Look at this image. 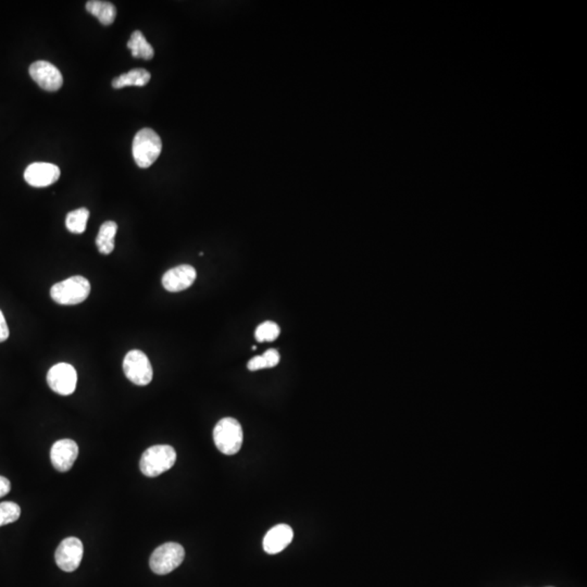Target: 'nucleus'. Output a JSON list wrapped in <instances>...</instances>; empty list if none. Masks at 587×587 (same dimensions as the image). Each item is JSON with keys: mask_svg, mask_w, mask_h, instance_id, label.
I'll list each match as a JSON object with an SVG mask.
<instances>
[{"mask_svg": "<svg viewBox=\"0 0 587 587\" xmlns=\"http://www.w3.org/2000/svg\"><path fill=\"white\" fill-rule=\"evenodd\" d=\"M78 456V444L72 440H60L52 445L50 459L55 469L66 472L73 467Z\"/></svg>", "mask_w": 587, "mask_h": 587, "instance_id": "12", "label": "nucleus"}, {"mask_svg": "<svg viewBox=\"0 0 587 587\" xmlns=\"http://www.w3.org/2000/svg\"><path fill=\"white\" fill-rule=\"evenodd\" d=\"M21 516V508L15 502H5L0 504V526L13 523Z\"/></svg>", "mask_w": 587, "mask_h": 587, "instance_id": "21", "label": "nucleus"}, {"mask_svg": "<svg viewBox=\"0 0 587 587\" xmlns=\"http://www.w3.org/2000/svg\"><path fill=\"white\" fill-rule=\"evenodd\" d=\"M84 547L81 539L68 537L60 543L55 553L57 565L64 572H73L81 565Z\"/></svg>", "mask_w": 587, "mask_h": 587, "instance_id": "8", "label": "nucleus"}, {"mask_svg": "<svg viewBox=\"0 0 587 587\" xmlns=\"http://www.w3.org/2000/svg\"><path fill=\"white\" fill-rule=\"evenodd\" d=\"M91 293V283L81 275L68 277L55 284L50 289V296L55 303L72 306L83 303Z\"/></svg>", "mask_w": 587, "mask_h": 587, "instance_id": "2", "label": "nucleus"}, {"mask_svg": "<svg viewBox=\"0 0 587 587\" xmlns=\"http://www.w3.org/2000/svg\"><path fill=\"white\" fill-rule=\"evenodd\" d=\"M184 558L185 551L183 546L177 543H166L156 548V551L152 553L150 569L156 574H168L181 565Z\"/></svg>", "mask_w": 587, "mask_h": 587, "instance_id": "5", "label": "nucleus"}, {"mask_svg": "<svg viewBox=\"0 0 587 587\" xmlns=\"http://www.w3.org/2000/svg\"><path fill=\"white\" fill-rule=\"evenodd\" d=\"M117 224L113 221H107L101 225L96 238L98 250L103 254H110L115 249V238Z\"/></svg>", "mask_w": 587, "mask_h": 587, "instance_id": "15", "label": "nucleus"}, {"mask_svg": "<svg viewBox=\"0 0 587 587\" xmlns=\"http://www.w3.org/2000/svg\"><path fill=\"white\" fill-rule=\"evenodd\" d=\"M60 177V169L56 164L35 162L29 164L24 172V180L33 187H47L56 183Z\"/></svg>", "mask_w": 587, "mask_h": 587, "instance_id": "11", "label": "nucleus"}, {"mask_svg": "<svg viewBox=\"0 0 587 587\" xmlns=\"http://www.w3.org/2000/svg\"><path fill=\"white\" fill-rule=\"evenodd\" d=\"M86 10L94 17L99 20V22L103 25H111L115 22L117 17V9L115 5L108 1L101 0H91L86 3Z\"/></svg>", "mask_w": 587, "mask_h": 587, "instance_id": "14", "label": "nucleus"}, {"mask_svg": "<svg viewBox=\"0 0 587 587\" xmlns=\"http://www.w3.org/2000/svg\"><path fill=\"white\" fill-rule=\"evenodd\" d=\"M123 371L125 377L138 386L150 384L154 377L152 363L146 354L140 350H131L123 360Z\"/></svg>", "mask_w": 587, "mask_h": 587, "instance_id": "6", "label": "nucleus"}, {"mask_svg": "<svg viewBox=\"0 0 587 587\" xmlns=\"http://www.w3.org/2000/svg\"><path fill=\"white\" fill-rule=\"evenodd\" d=\"M10 489H11V483L9 479L0 475V498L6 496L10 492Z\"/></svg>", "mask_w": 587, "mask_h": 587, "instance_id": "23", "label": "nucleus"}, {"mask_svg": "<svg viewBox=\"0 0 587 587\" xmlns=\"http://www.w3.org/2000/svg\"><path fill=\"white\" fill-rule=\"evenodd\" d=\"M162 150V142L159 135L152 129L145 127L138 131L133 140V158L137 166L147 169L154 164Z\"/></svg>", "mask_w": 587, "mask_h": 587, "instance_id": "1", "label": "nucleus"}, {"mask_svg": "<svg viewBox=\"0 0 587 587\" xmlns=\"http://www.w3.org/2000/svg\"><path fill=\"white\" fill-rule=\"evenodd\" d=\"M213 440L217 448L224 455L238 454L244 440L242 426L236 419L223 418L215 426Z\"/></svg>", "mask_w": 587, "mask_h": 587, "instance_id": "4", "label": "nucleus"}, {"mask_svg": "<svg viewBox=\"0 0 587 587\" xmlns=\"http://www.w3.org/2000/svg\"><path fill=\"white\" fill-rule=\"evenodd\" d=\"M280 362V354L277 349H268L263 355L256 356L248 361L247 368L250 371L269 369L277 367Z\"/></svg>", "mask_w": 587, "mask_h": 587, "instance_id": "19", "label": "nucleus"}, {"mask_svg": "<svg viewBox=\"0 0 587 587\" xmlns=\"http://www.w3.org/2000/svg\"><path fill=\"white\" fill-rule=\"evenodd\" d=\"M280 333H281V330H280V326H277V323L273 322V321H266L256 328L254 338L259 342H273L279 338Z\"/></svg>", "mask_w": 587, "mask_h": 587, "instance_id": "20", "label": "nucleus"}, {"mask_svg": "<svg viewBox=\"0 0 587 587\" xmlns=\"http://www.w3.org/2000/svg\"><path fill=\"white\" fill-rule=\"evenodd\" d=\"M150 72L145 70V68H134L131 70L127 73L121 74L117 76L113 81V86L115 88L129 87V86H142L147 85L150 81Z\"/></svg>", "mask_w": 587, "mask_h": 587, "instance_id": "16", "label": "nucleus"}, {"mask_svg": "<svg viewBox=\"0 0 587 587\" xmlns=\"http://www.w3.org/2000/svg\"><path fill=\"white\" fill-rule=\"evenodd\" d=\"M197 277L195 268L189 264H182L172 268L164 273L162 285L170 293H179L189 289Z\"/></svg>", "mask_w": 587, "mask_h": 587, "instance_id": "10", "label": "nucleus"}, {"mask_svg": "<svg viewBox=\"0 0 587 587\" xmlns=\"http://www.w3.org/2000/svg\"><path fill=\"white\" fill-rule=\"evenodd\" d=\"M29 75L39 87L47 92H57L64 84L61 72L54 64L47 61H36L29 66Z\"/></svg>", "mask_w": 587, "mask_h": 587, "instance_id": "9", "label": "nucleus"}, {"mask_svg": "<svg viewBox=\"0 0 587 587\" xmlns=\"http://www.w3.org/2000/svg\"><path fill=\"white\" fill-rule=\"evenodd\" d=\"M175 461L176 451L172 446H152L140 458V471L146 477H156L171 469Z\"/></svg>", "mask_w": 587, "mask_h": 587, "instance_id": "3", "label": "nucleus"}, {"mask_svg": "<svg viewBox=\"0 0 587 587\" xmlns=\"http://www.w3.org/2000/svg\"><path fill=\"white\" fill-rule=\"evenodd\" d=\"M293 538L294 532L291 526L287 524H277L264 536V551L269 555H277L291 543Z\"/></svg>", "mask_w": 587, "mask_h": 587, "instance_id": "13", "label": "nucleus"}, {"mask_svg": "<svg viewBox=\"0 0 587 587\" xmlns=\"http://www.w3.org/2000/svg\"><path fill=\"white\" fill-rule=\"evenodd\" d=\"M127 47L130 49L134 58H142L145 60H150V59L154 58V48L150 43L147 42L140 31H134L132 33L130 41L127 43Z\"/></svg>", "mask_w": 587, "mask_h": 587, "instance_id": "17", "label": "nucleus"}, {"mask_svg": "<svg viewBox=\"0 0 587 587\" xmlns=\"http://www.w3.org/2000/svg\"><path fill=\"white\" fill-rule=\"evenodd\" d=\"M78 375L73 365L66 362L57 363L47 373V383L49 387L62 396L73 394L76 389Z\"/></svg>", "mask_w": 587, "mask_h": 587, "instance_id": "7", "label": "nucleus"}, {"mask_svg": "<svg viewBox=\"0 0 587 587\" xmlns=\"http://www.w3.org/2000/svg\"><path fill=\"white\" fill-rule=\"evenodd\" d=\"M88 218H89L88 209L80 208L71 211L66 215V229L74 234H82V233L85 232Z\"/></svg>", "mask_w": 587, "mask_h": 587, "instance_id": "18", "label": "nucleus"}, {"mask_svg": "<svg viewBox=\"0 0 587 587\" xmlns=\"http://www.w3.org/2000/svg\"><path fill=\"white\" fill-rule=\"evenodd\" d=\"M8 338H9V328H8L3 312L0 310V342H5Z\"/></svg>", "mask_w": 587, "mask_h": 587, "instance_id": "22", "label": "nucleus"}]
</instances>
